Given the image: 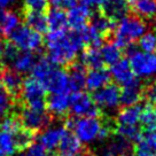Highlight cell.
<instances>
[{
    "label": "cell",
    "mask_w": 156,
    "mask_h": 156,
    "mask_svg": "<svg viewBox=\"0 0 156 156\" xmlns=\"http://www.w3.org/2000/svg\"><path fill=\"white\" fill-rule=\"evenodd\" d=\"M83 41L77 31L67 32L51 31L46 36V48L48 60L55 66H70L77 56V53L83 48Z\"/></svg>",
    "instance_id": "cell-1"
},
{
    "label": "cell",
    "mask_w": 156,
    "mask_h": 156,
    "mask_svg": "<svg viewBox=\"0 0 156 156\" xmlns=\"http://www.w3.org/2000/svg\"><path fill=\"white\" fill-rule=\"evenodd\" d=\"M66 127L73 132L79 141L85 144L103 141L115 132V124L112 125L109 121H102L99 117L70 118L66 123Z\"/></svg>",
    "instance_id": "cell-2"
},
{
    "label": "cell",
    "mask_w": 156,
    "mask_h": 156,
    "mask_svg": "<svg viewBox=\"0 0 156 156\" xmlns=\"http://www.w3.org/2000/svg\"><path fill=\"white\" fill-rule=\"evenodd\" d=\"M32 77L44 86L46 92L52 94L70 93L68 73L51 62L48 58H39L32 70Z\"/></svg>",
    "instance_id": "cell-3"
},
{
    "label": "cell",
    "mask_w": 156,
    "mask_h": 156,
    "mask_svg": "<svg viewBox=\"0 0 156 156\" xmlns=\"http://www.w3.org/2000/svg\"><path fill=\"white\" fill-rule=\"evenodd\" d=\"M147 24L145 21L138 16H125L119 21L115 29V44L121 48L130 45L140 39L146 34Z\"/></svg>",
    "instance_id": "cell-4"
},
{
    "label": "cell",
    "mask_w": 156,
    "mask_h": 156,
    "mask_svg": "<svg viewBox=\"0 0 156 156\" xmlns=\"http://www.w3.org/2000/svg\"><path fill=\"white\" fill-rule=\"evenodd\" d=\"M21 98L24 106L36 110H47L46 107V90L34 77L23 80Z\"/></svg>",
    "instance_id": "cell-5"
},
{
    "label": "cell",
    "mask_w": 156,
    "mask_h": 156,
    "mask_svg": "<svg viewBox=\"0 0 156 156\" xmlns=\"http://www.w3.org/2000/svg\"><path fill=\"white\" fill-rule=\"evenodd\" d=\"M10 43L23 52L32 53L34 51H38L43 45V37L41 34L36 32L30 28L19 27L13 34L9 36Z\"/></svg>",
    "instance_id": "cell-6"
},
{
    "label": "cell",
    "mask_w": 156,
    "mask_h": 156,
    "mask_svg": "<svg viewBox=\"0 0 156 156\" xmlns=\"http://www.w3.org/2000/svg\"><path fill=\"white\" fill-rule=\"evenodd\" d=\"M17 116L22 126L34 133L39 132L44 127H47V125L52 121V116L47 110H36L25 106L22 107L21 112Z\"/></svg>",
    "instance_id": "cell-7"
},
{
    "label": "cell",
    "mask_w": 156,
    "mask_h": 156,
    "mask_svg": "<svg viewBox=\"0 0 156 156\" xmlns=\"http://www.w3.org/2000/svg\"><path fill=\"white\" fill-rule=\"evenodd\" d=\"M130 64L136 76L151 78L156 75V54L136 51L130 56Z\"/></svg>",
    "instance_id": "cell-8"
},
{
    "label": "cell",
    "mask_w": 156,
    "mask_h": 156,
    "mask_svg": "<svg viewBox=\"0 0 156 156\" xmlns=\"http://www.w3.org/2000/svg\"><path fill=\"white\" fill-rule=\"evenodd\" d=\"M70 112L75 117H98L100 110L87 93H71L70 98Z\"/></svg>",
    "instance_id": "cell-9"
},
{
    "label": "cell",
    "mask_w": 156,
    "mask_h": 156,
    "mask_svg": "<svg viewBox=\"0 0 156 156\" xmlns=\"http://www.w3.org/2000/svg\"><path fill=\"white\" fill-rule=\"evenodd\" d=\"M93 101L98 108L102 110H116L121 105V90L115 84H108L107 86L94 92Z\"/></svg>",
    "instance_id": "cell-10"
},
{
    "label": "cell",
    "mask_w": 156,
    "mask_h": 156,
    "mask_svg": "<svg viewBox=\"0 0 156 156\" xmlns=\"http://www.w3.org/2000/svg\"><path fill=\"white\" fill-rule=\"evenodd\" d=\"M144 107L142 106H132L125 107L117 114L115 129H133L140 126V117Z\"/></svg>",
    "instance_id": "cell-11"
},
{
    "label": "cell",
    "mask_w": 156,
    "mask_h": 156,
    "mask_svg": "<svg viewBox=\"0 0 156 156\" xmlns=\"http://www.w3.org/2000/svg\"><path fill=\"white\" fill-rule=\"evenodd\" d=\"M109 73L112 78H114V80L117 84L122 85L123 87L134 83L136 80V75L131 68V64L126 58H121L118 62L112 64Z\"/></svg>",
    "instance_id": "cell-12"
},
{
    "label": "cell",
    "mask_w": 156,
    "mask_h": 156,
    "mask_svg": "<svg viewBox=\"0 0 156 156\" xmlns=\"http://www.w3.org/2000/svg\"><path fill=\"white\" fill-rule=\"evenodd\" d=\"M88 153L82 146L73 132H66L58 147V156H87Z\"/></svg>",
    "instance_id": "cell-13"
},
{
    "label": "cell",
    "mask_w": 156,
    "mask_h": 156,
    "mask_svg": "<svg viewBox=\"0 0 156 156\" xmlns=\"http://www.w3.org/2000/svg\"><path fill=\"white\" fill-rule=\"evenodd\" d=\"M71 93H54L46 100L47 112L51 116L63 117L70 110Z\"/></svg>",
    "instance_id": "cell-14"
},
{
    "label": "cell",
    "mask_w": 156,
    "mask_h": 156,
    "mask_svg": "<svg viewBox=\"0 0 156 156\" xmlns=\"http://www.w3.org/2000/svg\"><path fill=\"white\" fill-rule=\"evenodd\" d=\"M67 131L68 129L66 127V125L48 127L40 134L38 144L46 151H54L55 149H58L60 141Z\"/></svg>",
    "instance_id": "cell-15"
},
{
    "label": "cell",
    "mask_w": 156,
    "mask_h": 156,
    "mask_svg": "<svg viewBox=\"0 0 156 156\" xmlns=\"http://www.w3.org/2000/svg\"><path fill=\"white\" fill-rule=\"evenodd\" d=\"M1 84L6 93L12 99H17L21 97L23 79L21 73H16L13 69H5L1 73Z\"/></svg>",
    "instance_id": "cell-16"
},
{
    "label": "cell",
    "mask_w": 156,
    "mask_h": 156,
    "mask_svg": "<svg viewBox=\"0 0 156 156\" xmlns=\"http://www.w3.org/2000/svg\"><path fill=\"white\" fill-rule=\"evenodd\" d=\"M67 16H68V25L71 27L73 31H78L83 29L84 27H86V22L91 17V10L90 7L84 4H77L71 9H69Z\"/></svg>",
    "instance_id": "cell-17"
},
{
    "label": "cell",
    "mask_w": 156,
    "mask_h": 156,
    "mask_svg": "<svg viewBox=\"0 0 156 156\" xmlns=\"http://www.w3.org/2000/svg\"><path fill=\"white\" fill-rule=\"evenodd\" d=\"M112 79L110 73L105 68L100 69H92L90 73L86 75V80H85V86L92 91L97 92L99 90L107 86Z\"/></svg>",
    "instance_id": "cell-18"
},
{
    "label": "cell",
    "mask_w": 156,
    "mask_h": 156,
    "mask_svg": "<svg viewBox=\"0 0 156 156\" xmlns=\"http://www.w3.org/2000/svg\"><path fill=\"white\" fill-rule=\"evenodd\" d=\"M68 79H69V91L73 93L80 92L85 86L86 80V73L85 67L82 63H71L69 66L68 70Z\"/></svg>",
    "instance_id": "cell-19"
},
{
    "label": "cell",
    "mask_w": 156,
    "mask_h": 156,
    "mask_svg": "<svg viewBox=\"0 0 156 156\" xmlns=\"http://www.w3.org/2000/svg\"><path fill=\"white\" fill-rule=\"evenodd\" d=\"M102 14L112 21L124 19L129 12L126 0H107L101 7Z\"/></svg>",
    "instance_id": "cell-20"
},
{
    "label": "cell",
    "mask_w": 156,
    "mask_h": 156,
    "mask_svg": "<svg viewBox=\"0 0 156 156\" xmlns=\"http://www.w3.org/2000/svg\"><path fill=\"white\" fill-rule=\"evenodd\" d=\"M21 17L14 10H1L0 12V34L9 37L20 27Z\"/></svg>",
    "instance_id": "cell-21"
},
{
    "label": "cell",
    "mask_w": 156,
    "mask_h": 156,
    "mask_svg": "<svg viewBox=\"0 0 156 156\" xmlns=\"http://www.w3.org/2000/svg\"><path fill=\"white\" fill-rule=\"evenodd\" d=\"M142 99V86L136 79L134 83L124 86L121 91V105L125 107L136 106Z\"/></svg>",
    "instance_id": "cell-22"
},
{
    "label": "cell",
    "mask_w": 156,
    "mask_h": 156,
    "mask_svg": "<svg viewBox=\"0 0 156 156\" xmlns=\"http://www.w3.org/2000/svg\"><path fill=\"white\" fill-rule=\"evenodd\" d=\"M129 7L140 19L156 17V0H126Z\"/></svg>",
    "instance_id": "cell-23"
},
{
    "label": "cell",
    "mask_w": 156,
    "mask_h": 156,
    "mask_svg": "<svg viewBox=\"0 0 156 156\" xmlns=\"http://www.w3.org/2000/svg\"><path fill=\"white\" fill-rule=\"evenodd\" d=\"M24 22L27 27L34 30L36 32H45L48 29L47 27V16L44 12H36V10H25L24 12Z\"/></svg>",
    "instance_id": "cell-24"
},
{
    "label": "cell",
    "mask_w": 156,
    "mask_h": 156,
    "mask_svg": "<svg viewBox=\"0 0 156 156\" xmlns=\"http://www.w3.org/2000/svg\"><path fill=\"white\" fill-rule=\"evenodd\" d=\"M47 16V27L51 31H63L68 25V16L62 9L52 8Z\"/></svg>",
    "instance_id": "cell-25"
},
{
    "label": "cell",
    "mask_w": 156,
    "mask_h": 156,
    "mask_svg": "<svg viewBox=\"0 0 156 156\" xmlns=\"http://www.w3.org/2000/svg\"><path fill=\"white\" fill-rule=\"evenodd\" d=\"M36 63H37V60L34 53L23 52V53H20L19 56L15 58L12 67H13V70H15L16 73H27L34 70Z\"/></svg>",
    "instance_id": "cell-26"
},
{
    "label": "cell",
    "mask_w": 156,
    "mask_h": 156,
    "mask_svg": "<svg viewBox=\"0 0 156 156\" xmlns=\"http://www.w3.org/2000/svg\"><path fill=\"white\" fill-rule=\"evenodd\" d=\"M80 63L84 67H88L92 69L103 68V60L101 56V52L99 48L88 47L80 55Z\"/></svg>",
    "instance_id": "cell-27"
},
{
    "label": "cell",
    "mask_w": 156,
    "mask_h": 156,
    "mask_svg": "<svg viewBox=\"0 0 156 156\" xmlns=\"http://www.w3.org/2000/svg\"><path fill=\"white\" fill-rule=\"evenodd\" d=\"M90 25L103 37V36L109 34L114 30L115 22L109 20L102 13H95L91 16V24Z\"/></svg>",
    "instance_id": "cell-28"
},
{
    "label": "cell",
    "mask_w": 156,
    "mask_h": 156,
    "mask_svg": "<svg viewBox=\"0 0 156 156\" xmlns=\"http://www.w3.org/2000/svg\"><path fill=\"white\" fill-rule=\"evenodd\" d=\"M79 37L82 39L83 44L87 45L88 47H93V48H99L102 45L103 37L98 32L97 30H94L91 25H86L83 29L77 31Z\"/></svg>",
    "instance_id": "cell-29"
},
{
    "label": "cell",
    "mask_w": 156,
    "mask_h": 156,
    "mask_svg": "<svg viewBox=\"0 0 156 156\" xmlns=\"http://www.w3.org/2000/svg\"><path fill=\"white\" fill-rule=\"evenodd\" d=\"M100 52H101L103 63H107L109 66H112L116 62H118L121 60V56H122L121 48L115 43H107V44H105L101 47Z\"/></svg>",
    "instance_id": "cell-30"
},
{
    "label": "cell",
    "mask_w": 156,
    "mask_h": 156,
    "mask_svg": "<svg viewBox=\"0 0 156 156\" xmlns=\"http://www.w3.org/2000/svg\"><path fill=\"white\" fill-rule=\"evenodd\" d=\"M140 126L145 132H151L156 130V108L153 106H146L142 109L140 117Z\"/></svg>",
    "instance_id": "cell-31"
},
{
    "label": "cell",
    "mask_w": 156,
    "mask_h": 156,
    "mask_svg": "<svg viewBox=\"0 0 156 156\" xmlns=\"http://www.w3.org/2000/svg\"><path fill=\"white\" fill-rule=\"evenodd\" d=\"M16 151L13 134L0 130V156H13Z\"/></svg>",
    "instance_id": "cell-32"
},
{
    "label": "cell",
    "mask_w": 156,
    "mask_h": 156,
    "mask_svg": "<svg viewBox=\"0 0 156 156\" xmlns=\"http://www.w3.org/2000/svg\"><path fill=\"white\" fill-rule=\"evenodd\" d=\"M139 48L145 53H154L156 51V34L148 31L139 39Z\"/></svg>",
    "instance_id": "cell-33"
},
{
    "label": "cell",
    "mask_w": 156,
    "mask_h": 156,
    "mask_svg": "<svg viewBox=\"0 0 156 156\" xmlns=\"http://www.w3.org/2000/svg\"><path fill=\"white\" fill-rule=\"evenodd\" d=\"M19 48L15 45H13L12 43H7L5 44L4 52L1 55V62L2 64H13L15 58L19 56Z\"/></svg>",
    "instance_id": "cell-34"
},
{
    "label": "cell",
    "mask_w": 156,
    "mask_h": 156,
    "mask_svg": "<svg viewBox=\"0 0 156 156\" xmlns=\"http://www.w3.org/2000/svg\"><path fill=\"white\" fill-rule=\"evenodd\" d=\"M142 99L147 102V106H156V83L148 84L142 87Z\"/></svg>",
    "instance_id": "cell-35"
},
{
    "label": "cell",
    "mask_w": 156,
    "mask_h": 156,
    "mask_svg": "<svg viewBox=\"0 0 156 156\" xmlns=\"http://www.w3.org/2000/svg\"><path fill=\"white\" fill-rule=\"evenodd\" d=\"M12 108V98L4 88H0V119H2Z\"/></svg>",
    "instance_id": "cell-36"
},
{
    "label": "cell",
    "mask_w": 156,
    "mask_h": 156,
    "mask_svg": "<svg viewBox=\"0 0 156 156\" xmlns=\"http://www.w3.org/2000/svg\"><path fill=\"white\" fill-rule=\"evenodd\" d=\"M139 141H141L148 151L156 154V130L151 132H146L145 136H142Z\"/></svg>",
    "instance_id": "cell-37"
},
{
    "label": "cell",
    "mask_w": 156,
    "mask_h": 156,
    "mask_svg": "<svg viewBox=\"0 0 156 156\" xmlns=\"http://www.w3.org/2000/svg\"><path fill=\"white\" fill-rule=\"evenodd\" d=\"M29 10L44 12L48 7V0H23Z\"/></svg>",
    "instance_id": "cell-38"
},
{
    "label": "cell",
    "mask_w": 156,
    "mask_h": 156,
    "mask_svg": "<svg viewBox=\"0 0 156 156\" xmlns=\"http://www.w3.org/2000/svg\"><path fill=\"white\" fill-rule=\"evenodd\" d=\"M49 4L56 9H71L78 4V0H48Z\"/></svg>",
    "instance_id": "cell-39"
},
{
    "label": "cell",
    "mask_w": 156,
    "mask_h": 156,
    "mask_svg": "<svg viewBox=\"0 0 156 156\" xmlns=\"http://www.w3.org/2000/svg\"><path fill=\"white\" fill-rule=\"evenodd\" d=\"M24 156H47V154H46V151L39 144H32L27 149Z\"/></svg>",
    "instance_id": "cell-40"
},
{
    "label": "cell",
    "mask_w": 156,
    "mask_h": 156,
    "mask_svg": "<svg viewBox=\"0 0 156 156\" xmlns=\"http://www.w3.org/2000/svg\"><path fill=\"white\" fill-rule=\"evenodd\" d=\"M133 151H134V155L136 156H156V154H154L153 151H148L141 141L136 142Z\"/></svg>",
    "instance_id": "cell-41"
},
{
    "label": "cell",
    "mask_w": 156,
    "mask_h": 156,
    "mask_svg": "<svg viewBox=\"0 0 156 156\" xmlns=\"http://www.w3.org/2000/svg\"><path fill=\"white\" fill-rule=\"evenodd\" d=\"M106 1L107 0H83L82 4L86 5L87 7H90V6H92V7H102Z\"/></svg>",
    "instance_id": "cell-42"
},
{
    "label": "cell",
    "mask_w": 156,
    "mask_h": 156,
    "mask_svg": "<svg viewBox=\"0 0 156 156\" xmlns=\"http://www.w3.org/2000/svg\"><path fill=\"white\" fill-rule=\"evenodd\" d=\"M17 0H0V12L6 10V8H9L10 6H13Z\"/></svg>",
    "instance_id": "cell-43"
},
{
    "label": "cell",
    "mask_w": 156,
    "mask_h": 156,
    "mask_svg": "<svg viewBox=\"0 0 156 156\" xmlns=\"http://www.w3.org/2000/svg\"><path fill=\"white\" fill-rule=\"evenodd\" d=\"M4 47H5V44H4L2 39L0 38V58H1V55H2V52H4Z\"/></svg>",
    "instance_id": "cell-44"
},
{
    "label": "cell",
    "mask_w": 156,
    "mask_h": 156,
    "mask_svg": "<svg viewBox=\"0 0 156 156\" xmlns=\"http://www.w3.org/2000/svg\"><path fill=\"white\" fill-rule=\"evenodd\" d=\"M0 88H2V84H1V73H0Z\"/></svg>",
    "instance_id": "cell-45"
},
{
    "label": "cell",
    "mask_w": 156,
    "mask_h": 156,
    "mask_svg": "<svg viewBox=\"0 0 156 156\" xmlns=\"http://www.w3.org/2000/svg\"><path fill=\"white\" fill-rule=\"evenodd\" d=\"M16 156H24L23 154H19V155H16Z\"/></svg>",
    "instance_id": "cell-46"
},
{
    "label": "cell",
    "mask_w": 156,
    "mask_h": 156,
    "mask_svg": "<svg viewBox=\"0 0 156 156\" xmlns=\"http://www.w3.org/2000/svg\"><path fill=\"white\" fill-rule=\"evenodd\" d=\"M52 156H53V155H52Z\"/></svg>",
    "instance_id": "cell-47"
}]
</instances>
